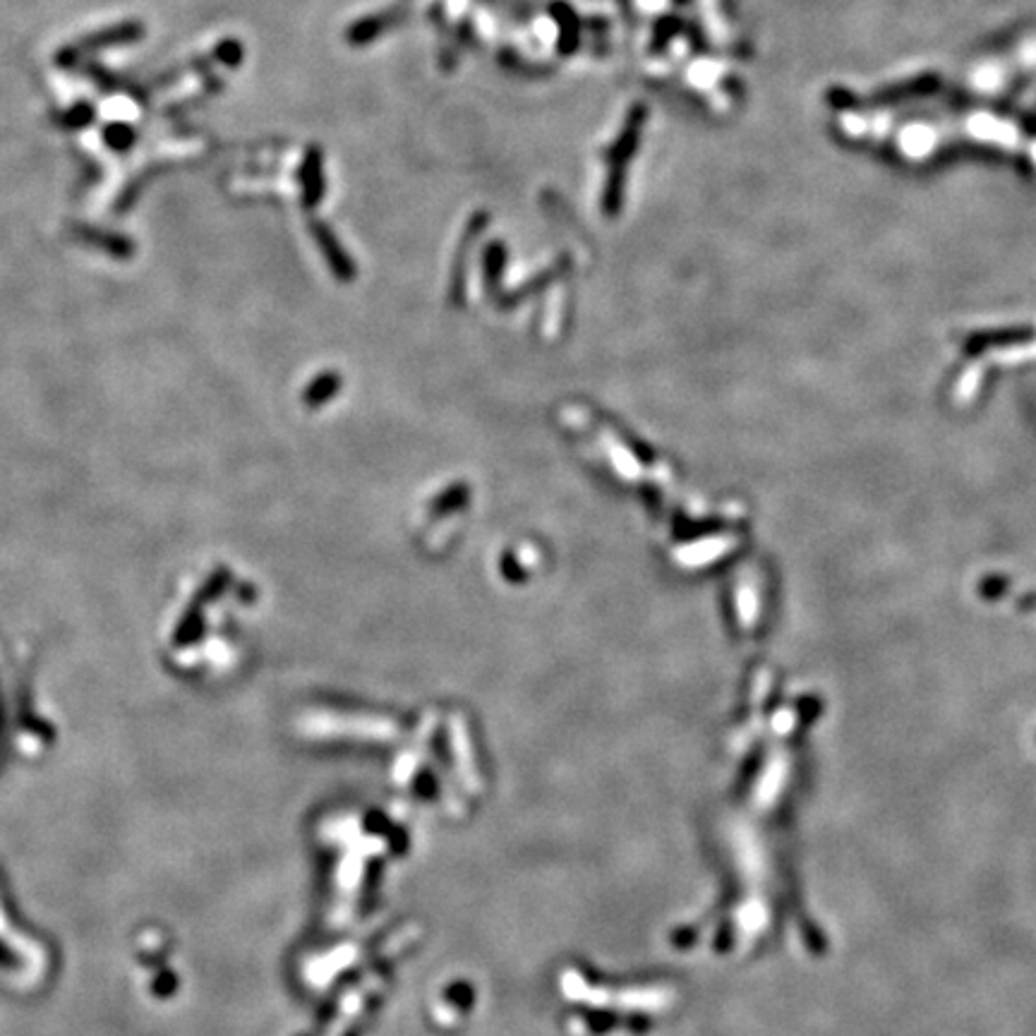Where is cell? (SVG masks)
Instances as JSON below:
<instances>
[{
  "instance_id": "1",
  "label": "cell",
  "mask_w": 1036,
  "mask_h": 1036,
  "mask_svg": "<svg viewBox=\"0 0 1036 1036\" xmlns=\"http://www.w3.org/2000/svg\"><path fill=\"white\" fill-rule=\"evenodd\" d=\"M104 139H106V145L111 146V149H115V152H125V149H130L132 142H135V135H132L130 128H125V125H108L106 132H104Z\"/></svg>"
},
{
  "instance_id": "2",
  "label": "cell",
  "mask_w": 1036,
  "mask_h": 1036,
  "mask_svg": "<svg viewBox=\"0 0 1036 1036\" xmlns=\"http://www.w3.org/2000/svg\"><path fill=\"white\" fill-rule=\"evenodd\" d=\"M89 120H92V108L87 106V104H79V106L72 108V111L65 115L62 125H65V128H82V125H87Z\"/></svg>"
},
{
  "instance_id": "3",
  "label": "cell",
  "mask_w": 1036,
  "mask_h": 1036,
  "mask_svg": "<svg viewBox=\"0 0 1036 1036\" xmlns=\"http://www.w3.org/2000/svg\"><path fill=\"white\" fill-rule=\"evenodd\" d=\"M216 55H219V61H223L226 65H238L243 51H240L238 41H223L221 46L216 48Z\"/></svg>"
}]
</instances>
